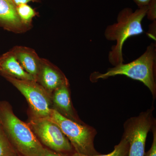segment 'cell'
<instances>
[{"label": "cell", "instance_id": "obj_16", "mask_svg": "<svg viewBox=\"0 0 156 156\" xmlns=\"http://www.w3.org/2000/svg\"><path fill=\"white\" fill-rule=\"evenodd\" d=\"M146 16L149 20H156V0H151L148 5Z\"/></svg>", "mask_w": 156, "mask_h": 156}, {"label": "cell", "instance_id": "obj_3", "mask_svg": "<svg viewBox=\"0 0 156 156\" xmlns=\"http://www.w3.org/2000/svg\"><path fill=\"white\" fill-rule=\"evenodd\" d=\"M156 44L151 43L143 54L134 61L121 63L108 69L106 72L93 73L90 80L95 82L99 79H105L117 75H124L142 82L149 89L154 98L156 97Z\"/></svg>", "mask_w": 156, "mask_h": 156}, {"label": "cell", "instance_id": "obj_12", "mask_svg": "<svg viewBox=\"0 0 156 156\" xmlns=\"http://www.w3.org/2000/svg\"><path fill=\"white\" fill-rule=\"evenodd\" d=\"M0 74L19 80L35 81L23 69L11 50L0 56Z\"/></svg>", "mask_w": 156, "mask_h": 156}, {"label": "cell", "instance_id": "obj_21", "mask_svg": "<svg viewBox=\"0 0 156 156\" xmlns=\"http://www.w3.org/2000/svg\"><path fill=\"white\" fill-rule=\"evenodd\" d=\"M12 1L16 6H18L22 4H27L31 2H39L40 0H12Z\"/></svg>", "mask_w": 156, "mask_h": 156}, {"label": "cell", "instance_id": "obj_19", "mask_svg": "<svg viewBox=\"0 0 156 156\" xmlns=\"http://www.w3.org/2000/svg\"><path fill=\"white\" fill-rule=\"evenodd\" d=\"M43 156H71L69 155L59 153L56 152L51 150L48 148H45L44 154Z\"/></svg>", "mask_w": 156, "mask_h": 156}, {"label": "cell", "instance_id": "obj_10", "mask_svg": "<svg viewBox=\"0 0 156 156\" xmlns=\"http://www.w3.org/2000/svg\"><path fill=\"white\" fill-rule=\"evenodd\" d=\"M11 50L23 69L32 76L37 82L41 58L40 57L35 50L22 46H14Z\"/></svg>", "mask_w": 156, "mask_h": 156}, {"label": "cell", "instance_id": "obj_7", "mask_svg": "<svg viewBox=\"0 0 156 156\" xmlns=\"http://www.w3.org/2000/svg\"><path fill=\"white\" fill-rule=\"evenodd\" d=\"M27 124L39 141L49 149L69 155L76 152L61 129L49 119L31 117Z\"/></svg>", "mask_w": 156, "mask_h": 156}, {"label": "cell", "instance_id": "obj_20", "mask_svg": "<svg viewBox=\"0 0 156 156\" xmlns=\"http://www.w3.org/2000/svg\"><path fill=\"white\" fill-rule=\"evenodd\" d=\"M132 1L136 4V5L138 6V8H141L147 6L151 0H132Z\"/></svg>", "mask_w": 156, "mask_h": 156}, {"label": "cell", "instance_id": "obj_4", "mask_svg": "<svg viewBox=\"0 0 156 156\" xmlns=\"http://www.w3.org/2000/svg\"><path fill=\"white\" fill-rule=\"evenodd\" d=\"M48 119L61 129L76 152L87 155L99 154L94 145L96 134L95 128L69 119L53 108L50 111Z\"/></svg>", "mask_w": 156, "mask_h": 156}, {"label": "cell", "instance_id": "obj_6", "mask_svg": "<svg viewBox=\"0 0 156 156\" xmlns=\"http://www.w3.org/2000/svg\"><path fill=\"white\" fill-rule=\"evenodd\" d=\"M154 108L128 119L124 125L123 136L129 143L128 156H144L146 140L148 133L155 124L153 116Z\"/></svg>", "mask_w": 156, "mask_h": 156}, {"label": "cell", "instance_id": "obj_15", "mask_svg": "<svg viewBox=\"0 0 156 156\" xmlns=\"http://www.w3.org/2000/svg\"><path fill=\"white\" fill-rule=\"evenodd\" d=\"M129 145L128 140L123 136L119 143L115 146L114 150L110 153L107 154H97L95 155H87L75 152L71 156H128Z\"/></svg>", "mask_w": 156, "mask_h": 156}, {"label": "cell", "instance_id": "obj_5", "mask_svg": "<svg viewBox=\"0 0 156 156\" xmlns=\"http://www.w3.org/2000/svg\"><path fill=\"white\" fill-rule=\"evenodd\" d=\"M17 88L28 102L31 117L48 119L52 108V95L34 80H19L2 76Z\"/></svg>", "mask_w": 156, "mask_h": 156}, {"label": "cell", "instance_id": "obj_1", "mask_svg": "<svg viewBox=\"0 0 156 156\" xmlns=\"http://www.w3.org/2000/svg\"><path fill=\"white\" fill-rule=\"evenodd\" d=\"M147 9V6L134 11L131 8H125L118 14L117 22L106 27L104 33L105 38L116 42L108 55V61L114 66L124 62L122 50L125 42L129 38L144 32L142 22Z\"/></svg>", "mask_w": 156, "mask_h": 156}, {"label": "cell", "instance_id": "obj_14", "mask_svg": "<svg viewBox=\"0 0 156 156\" xmlns=\"http://www.w3.org/2000/svg\"><path fill=\"white\" fill-rule=\"evenodd\" d=\"M0 156H20L0 124Z\"/></svg>", "mask_w": 156, "mask_h": 156}, {"label": "cell", "instance_id": "obj_17", "mask_svg": "<svg viewBox=\"0 0 156 156\" xmlns=\"http://www.w3.org/2000/svg\"><path fill=\"white\" fill-rule=\"evenodd\" d=\"M155 124L151 129L153 133V141L150 149L146 153L144 156H156V129Z\"/></svg>", "mask_w": 156, "mask_h": 156}, {"label": "cell", "instance_id": "obj_13", "mask_svg": "<svg viewBox=\"0 0 156 156\" xmlns=\"http://www.w3.org/2000/svg\"><path fill=\"white\" fill-rule=\"evenodd\" d=\"M18 17L25 25L32 27L33 19L38 14L34 9L27 4H22L16 7Z\"/></svg>", "mask_w": 156, "mask_h": 156}, {"label": "cell", "instance_id": "obj_11", "mask_svg": "<svg viewBox=\"0 0 156 156\" xmlns=\"http://www.w3.org/2000/svg\"><path fill=\"white\" fill-rule=\"evenodd\" d=\"M69 85H62L56 89L52 95V104L59 113L68 119L82 124L72 107L69 89Z\"/></svg>", "mask_w": 156, "mask_h": 156}, {"label": "cell", "instance_id": "obj_2", "mask_svg": "<svg viewBox=\"0 0 156 156\" xmlns=\"http://www.w3.org/2000/svg\"><path fill=\"white\" fill-rule=\"evenodd\" d=\"M0 124L20 156H44L45 147L6 101H0Z\"/></svg>", "mask_w": 156, "mask_h": 156}, {"label": "cell", "instance_id": "obj_8", "mask_svg": "<svg viewBox=\"0 0 156 156\" xmlns=\"http://www.w3.org/2000/svg\"><path fill=\"white\" fill-rule=\"evenodd\" d=\"M37 82L50 94L62 85H69L62 71L48 59L41 58Z\"/></svg>", "mask_w": 156, "mask_h": 156}, {"label": "cell", "instance_id": "obj_9", "mask_svg": "<svg viewBox=\"0 0 156 156\" xmlns=\"http://www.w3.org/2000/svg\"><path fill=\"white\" fill-rule=\"evenodd\" d=\"M12 0H0V27L15 34H21L32 27L24 24L17 14Z\"/></svg>", "mask_w": 156, "mask_h": 156}, {"label": "cell", "instance_id": "obj_18", "mask_svg": "<svg viewBox=\"0 0 156 156\" xmlns=\"http://www.w3.org/2000/svg\"><path fill=\"white\" fill-rule=\"evenodd\" d=\"M156 20L153 21L152 23L150 25L149 29L147 34L150 38L156 41Z\"/></svg>", "mask_w": 156, "mask_h": 156}]
</instances>
